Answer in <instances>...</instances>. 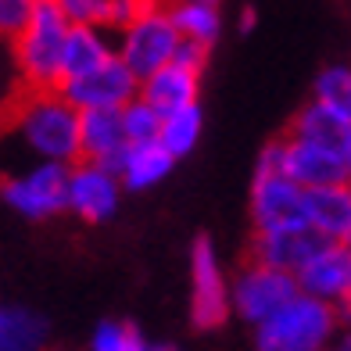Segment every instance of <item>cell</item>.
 Wrapping results in <instances>:
<instances>
[{
  "mask_svg": "<svg viewBox=\"0 0 351 351\" xmlns=\"http://www.w3.org/2000/svg\"><path fill=\"white\" fill-rule=\"evenodd\" d=\"M58 90L65 93L79 111H122L130 101L140 97V79L115 54L111 61H104L101 69H93L86 75H75V79H65Z\"/></svg>",
  "mask_w": 351,
  "mask_h": 351,
  "instance_id": "10",
  "label": "cell"
},
{
  "mask_svg": "<svg viewBox=\"0 0 351 351\" xmlns=\"http://www.w3.org/2000/svg\"><path fill=\"white\" fill-rule=\"evenodd\" d=\"M201 133H204V115H201V104H194V108L165 115L162 119V136L158 140H162L169 147V154L180 162V158H186L201 143Z\"/></svg>",
  "mask_w": 351,
  "mask_h": 351,
  "instance_id": "22",
  "label": "cell"
},
{
  "mask_svg": "<svg viewBox=\"0 0 351 351\" xmlns=\"http://www.w3.org/2000/svg\"><path fill=\"white\" fill-rule=\"evenodd\" d=\"M344 333L337 305L298 294L273 319L254 326V351H330Z\"/></svg>",
  "mask_w": 351,
  "mask_h": 351,
  "instance_id": "3",
  "label": "cell"
},
{
  "mask_svg": "<svg viewBox=\"0 0 351 351\" xmlns=\"http://www.w3.org/2000/svg\"><path fill=\"white\" fill-rule=\"evenodd\" d=\"M40 0H0V36L14 40L29 25Z\"/></svg>",
  "mask_w": 351,
  "mask_h": 351,
  "instance_id": "26",
  "label": "cell"
},
{
  "mask_svg": "<svg viewBox=\"0 0 351 351\" xmlns=\"http://www.w3.org/2000/svg\"><path fill=\"white\" fill-rule=\"evenodd\" d=\"M172 22L183 33V40L201 43V47H215L222 33V11L219 4H204V0H169Z\"/></svg>",
  "mask_w": 351,
  "mask_h": 351,
  "instance_id": "21",
  "label": "cell"
},
{
  "mask_svg": "<svg viewBox=\"0 0 351 351\" xmlns=\"http://www.w3.org/2000/svg\"><path fill=\"white\" fill-rule=\"evenodd\" d=\"M254 22H258V14H254L251 8L241 14V33H251V29H254Z\"/></svg>",
  "mask_w": 351,
  "mask_h": 351,
  "instance_id": "28",
  "label": "cell"
},
{
  "mask_svg": "<svg viewBox=\"0 0 351 351\" xmlns=\"http://www.w3.org/2000/svg\"><path fill=\"white\" fill-rule=\"evenodd\" d=\"M230 283L222 273L212 237H197L190 247V323L197 330H219L233 312Z\"/></svg>",
  "mask_w": 351,
  "mask_h": 351,
  "instance_id": "9",
  "label": "cell"
},
{
  "mask_svg": "<svg viewBox=\"0 0 351 351\" xmlns=\"http://www.w3.org/2000/svg\"><path fill=\"white\" fill-rule=\"evenodd\" d=\"M197 93H201V72L180 65V61L158 69L154 75H147L140 83V97L147 101V104H154L162 115H172V111H183V108H194L197 104Z\"/></svg>",
  "mask_w": 351,
  "mask_h": 351,
  "instance_id": "13",
  "label": "cell"
},
{
  "mask_svg": "<svg viewBox=\"0 0 351 351\" xmlns=\"http://www.w3.org/2000/svg\"><path fill=\"white\" fill-rule=\"evenodd\" d=\"M183 47V33L172 22L169 0H151L136 19L119 33L115 40V54L136 72V79L143 83L147 75H154L158 69H165L176 61Z\"/></svg>",
  "mask_w": 351,
  "mask_h": 351,
  "instance_id": "4",
  "label": "cell"
},
{
  "mask_svg": "<svg viewBox=\"0 0 351 351\" xmlns=\"http://www.w3.org/2000/svg\"><path fill=\"white\" fill-rule=\"evenodd\" d=\"M0 351H47V319L22 305H0Z\"/></svg>",
  "mask_w": 351,
  "mask_h": 351,
  "instance_id": "20",
  "label": "cell"
},
{
  "mask_svg": "<svg viewBox=\"0 0 351 351\" xmlns=\"http://www.w3.org/2000/svg\"><path fill=\"white\" fill-rule=\"evenodd\" d=\"M301 294L298 276L283 273V269H273L265 262H247L241 273L230 283V298H233V312L251 326H262L265 319H273L283 305Z\"/></svg>",
  "mask_w": 351,
  "mask_h": 351,
  "instance_id": "8",
  "label": "cell"
},
{
  "mask_svg": "<svg viewBox=\"0 0 351 351\" xmlns=\"http://www.w3.org/2000/svg\"><path fill=\"white\" fill-rule=\"evenodd\" d=\"M172 165H176V158L169 154L165 143L151 140V143H130L125 154L119 158L115 172L125 190H151L172 172Z\"/></svg>",
  "mask_w": 351,
  "mask_h": 351,
  "instance_id": "17",
  "label": "cell"
},
{
  "mask_svg": "<svg viewBox=\"0 0 351 351\" xmlns=\"http://www.w3.org/2000/svg\"><path fill=\"white\" fill-rule=\"evenodd\" d=\"M90 351H151V341L133 326L122 323V319H108L93 330L90 337Z\"/></svg>",
  "mask_w": 351,
  "mask_h": 351,
  "instance_id": "24",
  "label": "cell"
},
{
  "mask_svg": "<svg viewBox=\"0 0 351 351\" xmlns=\"http://www.w3.org/2000/svg\"><path fill=\"white\" fill-rule=\"evenodd\" d=\"M69 172L72 165L36 162L33 169L8 176L0 183V197H4V204H11V212L25 219H54L69 212Z\"/></svg>",
  "mask_w": 351,
  "mask_h": 351,
  "instance_id": "7",
  "label": "cell"
},
{
  "mask_svg": "<svg viewBox=\"0 0 351 351\" xmlns=\"http://www.w3.org/2000/svg\"><path fill=\"white\" fill-rule=\"evenodd\" d=\"M258 165L291 176V180L301 183L305 190H323V186L348 183L344 154L330 151V147H319V143H308V140H298L291 133L276 143H269L258 154Z\"/></svg>",
  "mask_w": 351,
  "mask_h": 351,
  "instance_id": "6",
  "label": "cell"
},
{
  "mask_svg": "<svg viewBox=\"0 0 351 351\" xmlns=\"http://www.w3.org/2000/svg\"><path fill=\"white\" fill-rule=\"evenodd\" d=\"M344 169H348V183H351V143H348V151H344Z\"/></svg>",
  "mask_w": 351,
  "mask_h": 351,
  "instance_id": "29",
  "label": "cell"
},
{
  "mask_svg": "<svg viewBox=\"0 0 351 351\" xmlns=\"http://www.w3.org/2000/svg\"><path fill=\"white\" fill-rule=\"evenodd\" d=\"M312 101L351 122V65H326L312 83Z\"/></svg>",
  "mask_w": 351,
  "mask_h": 351,
  "instance_id": "23",
  "label": "cell"
},
{
  "mask_svg": "<svg viewBox=\"0 0 351 351\" xmlns=\"http://www.w3.org/2000/svg\"><path fill=\"white\" fill-rule=\"evenodd\" d=\"M115 58V43L108 40V29L101 25H72L65 43V65H61V83L75 75H86Z\"/></svg>",
  "mask_w": 351,
  "mask_h": 351,
  "instance_id": "19",
  "label": "cell"
},
{
  "mask_svg": "<svg viewBox=\"0 0 351 351\" xmlns=\"http://www.w3.org/2000/svg\"><path fill=\"white\" fill-rule=\"evenodd\" d=\"M330 351H333V348H330Z\"/></svg>",
  "mask_w": 351,
  "mask_h": 351,
  "instance_id": "31",
  "label": "cell"
},
{
  "mask_svg": "<svg viewBox=\"0 0 351 351\" xmlns=\"http://www.w3.org/2000/svg\"><path fill=\"white\" fill-rule=\"evenodd\" d=\"M69 33H72V22L58 8V0H40L29 25L11 40L14 69H19L22 86H29V90H58L61 86Z\"/></svg>",
  "mask_w": 351,
  "mask_h": 351,
  "instance_id": "2",
  "label": "cell"
},
{
  "mask_svg": "<svg viewBox=\"0 0 351 351\" xmlns=\"http://www.w3.org/2000/svg\"><path fill=\"white\" fill-rule=\"evenodd\" d=\"M319 244H323V237L312 233V230H294V233H265V237H254L251 258L298 276L301 269H305V262H308L312 254L319 251Z\"/></svg>",
  "mask_w": 351,
  "mask_h": 351,
  "instance_id": "16",
  "label": "cell"
},
{
  "mask_svg": "<svg viewBox=\"0 0 351 351\" xmlns=\"http://www.w3.org/2000/svg\"><path fill=\"white\" fill-rule=\"evenodd\" d=\"M208 58H212V47H201V43H190V40H183L180 54H176V61H180V65L194 69V72H201V75H204V65H208Z\"/></svg>",
  "mask_w": 351,
  "mask_h": 351,
  "instance_id": "27",
  "label": "cell"
},
{
  "mask_svg": "<svg viewBox=\"0 0 351 351\" xmlns=\"http://www.w3.org/2000/svg\"><path fill=\"white\" fill-rule=\"evenodd\" d=\"M122 180L111 165L97 162H75L69 172V212L83 222H108L119 212L122 201Z\"/></svg>",
  "mask_w": 351,
  "mask_h": 351,
  "instance_id": "11",
  "label": "cell"
},
{
  "mask_svg": "<svg viewBox=\"0 0 351 351\" xmlns=\"http://www.w3.org/2000/svg\"><path fill=\"white\" fill-rule=\"evenodd\" d=\"M151 351H180V348H172V344H151Z\"/></svg>",
  "mask_w": 351,
  "mask_h": 351,
  "instance_id": "30",
  "label": "cell"
},
{
  "mask_svg": "<svg viewBox=\"0 0 351 351\" xmlns=\"http://www.w3.org/2000/svg\"><path fill=\"white\" fill-rule=\"evenodd\" d=\"M251 222H254V237L308 230V190L276 169L254 165Z\"/></svg>",
  "mask_w": 351,
  "mask_h": 351,
  "instance_id": "5",
  "label": "cell"
},
{
  "mask_svg": "<svg viewBox=\"0 0 351 351\" xmlns=\"http://www.w3.org/2000/svg\"><path fill=\"white\" fill-rule=\"evenodd\" d=\"M4 125L36 154V162H83V143H79L83 111L61 90L22 86L4 108Z\"/></svg>",
  "mask_w": 351,
  "mask_h": 351,
  "instance_id": "1",
  "label": "cell"
},
{
  "mask_svg": "<svg viewBox=\"0 0 351 351\" xmlns=\"http://www.w3.org/2000/svg\"><path fill=\"white\" fill-rule=\"evenodd\" d=\"M79 143H83V162L97 165H119V158L130 147L122 125V111H83V125H79Z\"/></svg>",
  "mask_w": 351,
  "mask_h": 351,
  "instance_id": "14",
  "label": "cell"
},
{
  "mask_svg": "<svg viewBox=\"0 0 351 351\" xmlns=\"http://www.w3.org/2000/svg\"><path fill=\"white\" fill-rule=\"evenodd\" d=\"M162 111H158L154 104H147L143 97L130 101L122 108V125H125V136H130V143H151L162 136Z\"/></svg>",
  "mask_w": 351,
  "mask_h": 351,
  "instance_id": "25",
  "label": "cell"
},
{
  "mask_svg": "<svg viewBox=\"0 0 351 351\" xmlns=\"http://www.w3.org/2000/svg\"><path fill=\"white\" fill-rule=\"evenodd\" d=\"M308 230L323 241L351 244V183L308 190Z\"/></svg>",
  "mask_w": 351,
  "mask_h": 351,
  "instance_id": "15",
  "label": "cell"
},
{
  "mask_svg": "<svg viewBox=\"0 0 351 351\" xmlns=\"http://www.w3.org/2000/svg\"><path fill=\"white\" fill-rule=\"evenodd\" d=\"M287 133L298 136V140H308V143H319V147H330V151L344 154L348 143H351V122L341 119L337 111L323 108L319 101H308L294 115V122H291V130H287Z\"/></svg>",
  "mask_w": 351,
  "mask_h": 351,
  "instance_id": "18",
  "label": "cell"
},
{
  "mask_svg": "<svg viewBox=\"0 0 351 351\" xmlns=\"http://www.w3.org/2000/svg\"><path fill=\"white\" fill-rule=\"evenodd\" d=\"M301 294H312L326 305H341L351 298V244L323 241L319 251L298 273Z\"/></svg>",
  "mask_w": 351,
  "mask_h": 351,
  "instance_id": "12",
  "label": "cell"
}]
</instances>
